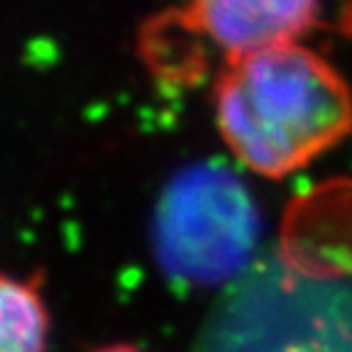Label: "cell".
Listing matches in <instances>:
<instances>
[{"instance_id":"cell-4","label":"cell","mask_w":352,"mask_h":352,"mask_svg":"<svg viewBox=\"0 0 352 352\" xmlns=\"http://www.w3.org/2000/svg\"><path fill=\"white\" fill-rule=\"evenodd\" d=\"M47 336L50 314L37 279L0 274V352H44Z\"/></svg>"},{"instance_id":"cell-2","label":"cell","mask_w":352,"mask_h":352,"mask_svg":"<svg viewBox=\"0 0 352 352\" xmlns=\"http://www.w3.org/2000/svg\"><path fill=\"white\" fill-rule=\"evenodd\" d=\"M259 237V210L230 169L210 162L182 169L154 210L152 245L176 284L215 286L245 270Z\"/></svg>"},{"instance_id":"cell-5","label":"cell","mask_w":352,"mask_h":352,"mask_svg":"<svg viewBox=\"0 0 352 352\" xmlns=\"http://www.w3.org/2000/svg\"><path fill=\"white\" fill-rule=\"evenodd\" d=\"M96 352H140L138 347H130V345H110V347H100Z\"/></svg>"},{"instance_id":"cell-3","label":"cell","mask_w":352,"mask_h":352,"mask_svg":"<svg viewBox=\"0 0 352 352\" xmlns=\"http://www.w3.org/2000/svg\"><path fill=\"white\" fill-rule=\"evenodd\" d=\"M318 10V0H188L160 25L184 39H208L228 64H235L294 44L316 25Z\"/></svg>"},{"instance_id":"cell-1","label":"cell","mask_w":352,"mask_h":352,"mask_svg":"<svg viewBox=\"0 0 352 352\" xmlns=\"http://www.w3.org/2000/svg\"><path fill=\"white\" fill-rule=\"evenodd\" d=\"M215 120L248 169L284 179L350 135L352 91L323 56L281 44L226 66Z\"/></svg>"}]
</instances>
